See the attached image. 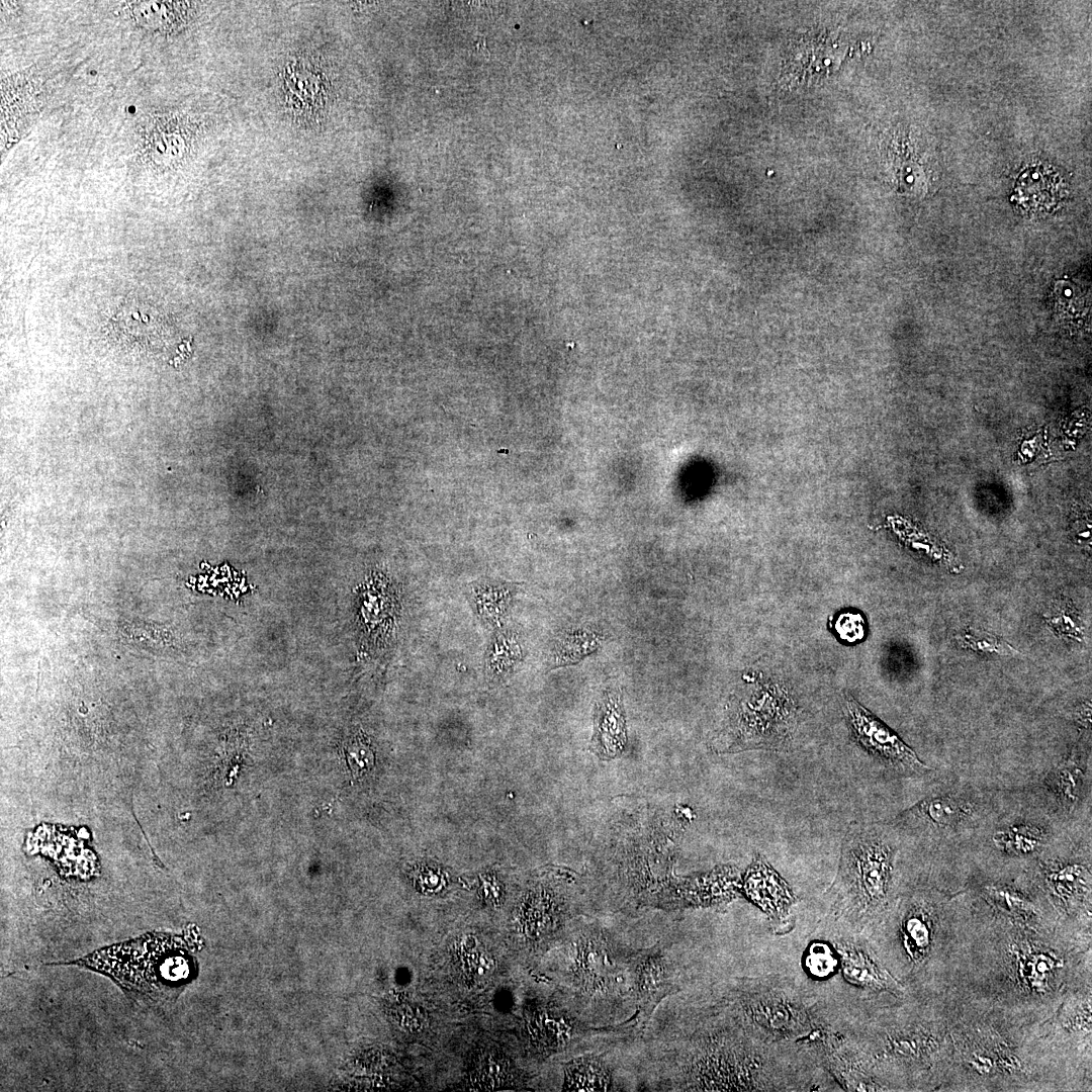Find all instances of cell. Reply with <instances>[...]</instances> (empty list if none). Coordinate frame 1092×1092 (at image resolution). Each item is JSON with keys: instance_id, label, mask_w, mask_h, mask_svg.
Instances as JSON below:
<instances>
[{"instance_id": "6da1fadb", "label": "cell", "mask_w": 1092, "mask_h": 1092, "mask_svg": "<svg viewBox=\"0 0 1092 1092\" xmlns=\"http://www.w3.org/2000/svg\"><path fill=\"white\" fill-rule=\"evenodd\" d=\"M725 1015L668 1048L665 1081L680 1091H761L775 1087L756 1042Z\"/></svg>"}, {"instance_id": "7a4b0ae2", "label": "cell", "mask_w": 1092, "mask_h": 1092, "mask_svg": "<svg viewBox=\"0 0 1092 1092\" xmlns=\"http://www.w3.org/2000/svg\"><path fill=\"white\" fill-rule=\"evenodd\" d=\"M175 936L148 932L97 949L75 965L110 978L136 1003L159 1006L173 998L191 976V962Z\"/></svg>"}, {"instance_id": "3957f363", "label": "cell", "mask_w": 1092, "mask_h": 1092, "mask_svg": "<svg viewBox=\"0 0 1092 1092\" xmlns=\"http://www.w3.org/2000/svg\"><path fill=\"white\" fill-rule=\"evenodd\" d=\"M895 853V846L883 829L864 824L849 827L831 887L837 914L859 919L884 906Z\"/></svg>"}, {"instance_id": "277c9868", "label": "cell", "mask_w": 1092, "mask_h": 1092, "mask_svg": "<svg viewBox=\"0 0 1092 1092\" xmlns=\"http://www.w3.org/2000/svg\"><path fill=\"white\" fill-rule=\"evenodd\" d=\"M724 1012L755 1039L811 1037L819 1027L803 995L787 983L770 978L740 980L727 994Z\"/></svg>"}, {"instance_id": "5b68a950", "label": "cell", "mask_w": 1092, "mask_h": 1092, "mask_svg": "<svg viewBox=\"0 0 1092 1092\" xmlns=\"http://www.w3.org/2000/svg\"><path fill=\"white\" fill-rule=\"evenodd\" d=\"M568 980L587 1005L589 1015L612 1011L632 999L633 949L597 924L580 928L570 939Z\"/></svg>"}, {"instance_id": "8992f818", "label": "cell", "mask_w": 1092, "mask_h": 1092, "mask_svg": "<svg viewBox=\"0 0 1092 1092\" xmlns=\"http://www.w3.org/2000/svg\"><path fill=\"white\" fill-rule=\"evenodd\" d=\"M796 725V707L788 695L759 691L737 701L723 732L721 751L786 750Z\"/></svg>"}, {"instance_id": "52a82bcc", "label": "cell", "mask_w": 1092, "mask_h": 1092, "mask_svg": "<svg viewBox=\"0 0 1092 1092\" xmlns=\"http://www.w3.org/2000/svg\"><path fill=\"white\" fill-rule=\"evenodd\" d=\"M678 983L673 960L662 942L634 951L630 989L638 1025L645 1026L657 1005L679 990Z\"/></svg>"}, {"instance_id": "ba28073f", "label": "cell", "mask_w": 1092, "mask_h": 1092, "mask_svg": "<svg viewBox=\"0 0 1092 1092\" xmlns=\"http://www.w3.org/2000/svg\"><path fill=\"white\" fill-rule=\"evenodd\" d=\"M355 621L362 645L381 649L393 637L400 610L398 592L380 575L368 578L356 592Z\"/></svg>"}, {"instance_id": "9c48e42d", "label": "cell", "mask_w": 1092, "mask_h": 1092, "mask_svg": "<svg viewBox=\"0 0 1092 1092\" xmlns=\"http://www.w3.org/2000/svg\"><path fill=\"white\" fill-rule=\"evenodd\" d=\"M844 708L853 736L870 754L900 770L915 774L928 770L908 744L850 695L844 698Z\"/></svg>"}, {"instance_id": "30bf717a", "label": "cell", "mask_w": 1092, "mask_h": 1092, "mask_svg": "<svg viewBox=\"0 0 1092 1092\" xmlns=\"http://www.w3.org/2000/svg\"><path fill=\"white\" fill-rule=\"evenodd\" d=\"M740 890L768 917L777 933L793 926L791 908L796 898L788 883L760 854H756L741 882Z\"/></svg>"}, {"instance_id": "8fae6325", "label": "cell", "mask_w": 1092, "mask_h": 1092, "mask_svg": "<svg viewBox=\"0 0 1092 1092\" xmlns=\"http://www.w3.org/2000/svg\"><path fill=\"white\" fill-rule=\"evenodd\" d=\"M977 814L975 802L963 794L946 792L919 801L901 814V821L942 835L969 826Z\"/></svg>"}, {"instance_id": "7c38bea8", "label": "cell", "mask_w": 1092, "mask_h": 1092, "mask_svg": "<svg viewBox=\"0 0 1092 1092\" xmlns=\"http://www.w3.org/2000/svg\"><path fill=\"white\" fill-rule=\"evenodd\" d=\"M1051 839L1049 826L1029 817L1005 819L994 828L991 845L1011 857H1028L1040 852Z\"/></svg>"}, {"instance_id": "4fadbf2b", "label": "cell", "mask_w": 1092, "mask_h": 1092, "mask_svg": "<svg viewBox=\"0 0 1092 1092\" xmlns=\"http://www.w3.org/2000/svg\"><path fill=\"white\" fill-rule=\"evenodd\" d=\"M626 743V728L621 697L616 692H606L595 711V731L592 750L602 759L620 755Z\"/></svg>"}, {"instance_id": "5bb4252c", "label": "cell", "mask_w": 1092, "mask_h": 1092, "mask_svg": "<svg viewBox=\"0 0 1092 1092\" xmlns=\"http://www.w3.org/2000/svg\"><path fill=\"white\" fill-rule=\"evenodd\" d=\"M842 976L852 985L873 990L898 992L896 980L861 946L851 941L837 944Z\"/></svg>"}, {"instance_id": "9a60e30c", "label": "cell", "mask_w": 1092, "mask_h": 1092, "mask_svg": "<svg viewBox=\"0 0 1092 1092\" xmlns=\"http://www.w3.org/2000/svg\"><path fill=\"white\" fill-rule=\"evenodd\" d=\"M1085 782L1082 760L1071 755L1048 774L1044 784L1058 805L1071 812L1081 802Z\"/></svg>"}, {"instance_id": "2e32d148", "label": "cell", "mask_w": 1092, "mask_h": 1092, "mask_svg": "<svg viewBox=\"0 0 1092 1092\" xmlns=\"http://www.w3.org/2000/svg\"><path fill=\"white\" fill-rule=\"evenodd\" d=\"M563 1087L567 1091H610L613 1087L612 1068L597 1054L575 1058L565 1068Z\"/></svg>"}, {"instance_id": "e0dca14e", "label": "cell", "mask_w": 1092, "mask_h": 1092, "mask_svg": "<svg viewBox=\"0 0 1092 1092\" xmlns=\"http://www.w3.org/2000/svg\"><path fill=\"white\" fill-rule=\"evenodd\" d=\"M188 4L177 1H138L130 4V10L139 25L160 32H171L184 23Z\"/></svg>"}, {"instance_id": "ac0fdd59", "label": "cell", "mask_w": 1092, "mask_h": 1092, "mask_svg": "<svg viewBox=\"0 0 1092 1092\" xmlns=\"http://www.w3.org/2000/svg\"><path fill=\"white\" fill-rule=\"evenodd\" d=\"M471 596L475 611L483 622L499 626L512 600L511 587L498 582L482 581L472 587Z\"/></svg>"}, {"instance_id": "d6986e66", "label": "cell", "mask_w": 1092, "mask_h": 1092, "mask_svg": "<svg viewBox=\"0 0 1092 1092\" xmlns=\"http://www.w3.org/2000/svg\"><path fill=\"white\" fill-rule=\"evenodd\" d=\"M523 658V648L517 633L503 631L491 640L486 654V673L499 678L512 673Z\"/></svg>"}, {"instance_id": "ffe728a7", "label": "cell", "mask_w": 1092, "mask_h": 1092, "mask_svg": "<svg viewBox=\"0 0 1092 1092\" xmlns=\"http://www.w3.org/2000/svg\"><path fill=\"white\" fill-rule=\"evenodd\" d=\"M1046 882L1062 901L1071 902L1089 892L1090 875L1079 863H1065L1046 872Z\"/></svg>"}, {"instance_id": "44dd1931", "label": "cell", "mask_w": 1092, "mask_h": 1092, "mask_svg": "<svg viewBox=\"0 0 1092 1092\" xmlns=\"http://www.w3.org/2000/svg\"><path fill=\"white\" fill-rule=\"evenodd\" d=\"M600 636L585 630L563 633L551 651L553 667L573 664L594 652L600 645Z\"/></svg>"}, {"instance_id": "7402d4cb", "label": "cell", "mask_w": 1092, "mask_h": 1092, "mask_svg": "<svg viewBox=\"0 0 1092 1092\" xmlns=\"http://www.w3.org/2000/svg\"><path fill=\"white\" fill-rule=\"evenodd\" d=\"M152 125L148 127L146 138L149 155L155 160L172 159L175 156L173 150L177 148L175 140L180 141V135L165 119H156Z\"/></svg>"}, {"instance_id": "603a6c76", "label": "cell", "mask_w": 1092, "mask_h": 1092, "mask_svg": "<svg viewBox=\"0 0 1092 1092\" xmlns=\"http://www.w3.org/2000/svg\"><path fill=\"white\" fill-rule=\"evenodd\" d=\"M838 962L835 951L824 941L812 942L805 954V968L815 978L829 977Z\"/></svg>"}, {"instance_id": "cb8c5ba5", "label": "cell", "mask_w": 1092, "mask_h": 1092, "mask_svg": "<svg viewBox=\"0 0 1092 1092\" xmlns=\"http://www.w3.org/2000/svg\"><path fill=\"white\" fill-rule=\"evenodd\" d=\"M963 640L967 646L981 652L997 654H1010L1016 652L1006 642L987 633H982L979 630H968V632L964 634Z\"/></svg>"}, {"instance_id": "d4e9b609", "label": "cell", "mask_w": 1092, "mask_h": 1092, "mask_svg": "<svg viewBox=\"0 0 1092 1092\" xmlns=\"http://www.w3.org/2000/svg\"><path fill=\"white\" fill-rule=\"evenodd\" d=\"M905 944L908 949L922 948L928 943V928L920 913L909 912L903 923Z\"/></svg>"}, {"instance_id": "484cf974", "label": "cell", "mask_w": 1092, "mask_h": 1092, "mask_svg": "<svg viewBox=\"0 0 1092 1092\" xmlns=\"http://www.w3.org/2000/svg\"><path fill=\"white\" fill-rule=\"evenodd\" d=\"M834 628L839 637L848 643L859 641L864 636V621L858 613L845 612L840 614L835 621Z\"/></svg>"}, {"instance_id": "4316f807", "label": "cell", "mask_w": 1092, "mask_h": 1092, "mask_svg": "<svg viewBox=\"0 0 1092 1092\" xmlns=\"http://www.w3.org/2000/svg\"><path fill=\"white\" fill-rule=\"evenodd\" d=\"M347 753L349 760H354L352 768L362 772L369 768L372 762V752L369 744L361 735H356L348 742Z\"/></svg>"}]
</instances>
